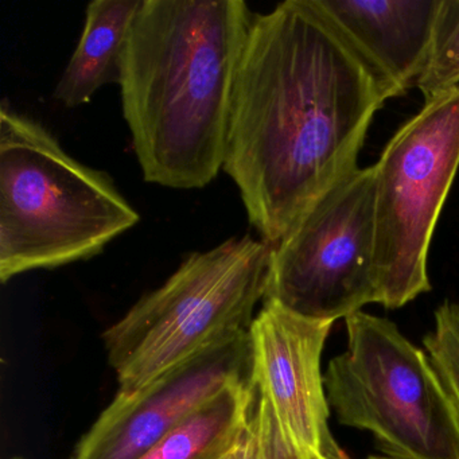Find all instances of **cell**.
<instances>
[{
	"label": "cell",
	"mask_w": 459,
	"mask_h": 459,
	"mask_svg": "<svg viewBox=\"0 0 459 459\" xmlns=\"http://www.w3.org/2000/svg\"><path fill=\"white\" fill-rule=\"evenodd\" d=\"M143 0H93L82 39L53 98L66 108L84 106L107 84H120L126 49Z\"/></svg>",
	"instance_id": "11"
},
{
	"label": "cell",
	"mask_w": 459,
	"mask_h": 459,
	"mask_svg": "<svg viewBox=\"0 0 459 459\" xmlns=\"http://www.w3.org/2000/svg\"><path fill=\"white\" fill-rule=\"evenodd\" d=\"M12 459H26V458H21V456H15V458H12Z\"/></svg>",
	"instance_id": "18"
},
{
	"label": "cell",
	"mask_w": 459,
	"mask_h": 459,
	"mask_svg": "<svg viewBox=\"0 0 459 459\" xmlns=\"http://www.w3.org/2000/svg\"><path fill=\"white\" fill-rule=\"evenodd\" d=\"M354 44L405 93L431 52L442 0H322Z\"/></svg>",
	"instance_id": "10"
},
{
	"label": "cell",
	"mask_w": 459,
	"mask_h": 459,
	"mask_svg": "<svg viewBox=\"0 0 459 459\" xmlns=\"http://www.w3.org/2000/svg\"><path fill=\"white\" fill-rule=\"evenodd\" d=\"M257 394L238 384L190 416L139 459H225L247 437Z\"/></svg>",
	"instance_id": "12"
},
{
	"label": "cell",
	"mask_w": 459,
	"mask_h": 459,
	"mask_svg": "<svg viewBox=\"0 0 459 459\" xmlns=\"http://www.w3.org/2000/svg\"><path fill=\"white\" fill-rule=\"evenodd\" d=\"M247 437H248V432H247ZM247 437H244L243 442L230 454L225 459H246L247 455Z\"/></svg>",
	"instance_id": "16"
},
{
	"label": "cell",
	"mask_w": 459,
	"mask_h": 459,
	"mask_svg": "<svg viewBox=\"0 0 459 459\" xmlns=\"http://www.w3.org/2000/svg\"><path fill=\"white\" fill-rule=\"evenodd\" d=\"M325 388L338 423L372 432L389 459H459V416L426 351L381 316L345 318Z\"/></svg>",
	"instance_id": "5"
},
{
	"label": "cell",
	"mask_w": 459,
	"mask_h": 459,
	"mask_svg": "<svg viewBox=\"0 0 459 459\" xmlns=\"http://www.w3.org/2000/svg\"><path fill=\"white\" fill-rule=\"evenodd\" d=\"M246 381H251L249 333L185 362L141 391L117 394L77 443L72 459H139L201 408Z\"/></svg>",
	"instance_id": "9"
},
{
	"label": "cell",
	"mask_w": 459,
	"mask_h": 459,
	"mask_svg": "<svg viewBox=\"0 0 459 459\" xmlns=\"http://www.w3.org/2000/svg\"><path fill=\"white\" fill-rule=\"evenodd\" d=\"M246 459H299L281 437L273 411L259 394L247 437Z\"/></svg>",
	"instance_id": "15"
},
{
	"label": "cell",
	"mask_w": 459,
	"mask_h": 459,
	"mask_svg": "<svg viewBox=\"0 0 459 459\" xmlns=\"http://www.w3.org/2000/svg\"><path fill=\"white\" fill-rule=\"evenodd\" d=\"M416 87L424 101L459 87V0H442L431 52Z\"/></svg>",
	"instance_id": "13"
},
{
	"label": "cell",
	"mask_w": 459,
	"mask_h": 459,
	"mask_svg": "<svg viewBox=\"0 0 459 459\" xmlns=\"http://www.w3.org/2000/svg\"><path fill=\"white\" fill-rule=\"evenodd\" d=\"M252 20L243 0H143L119 87L144 181L201 189L219 176Z\"/></svg>",
	"instance_id": "2"
},
{
	"label": "cell",
	"mask_w": 459,
	"mask_h": 459,
	"mask_svg": "<svg viewBox=\"0 0 459 459\" xmlns=\"http://www.w3.org/2000/svg\"><path fill=\"white\" fill-rule=\"evenodd\" d=\"M423 345L459 416V302L445 300Z\"/></svg>",
	"instance_id": "14"
},
{
	"label": "cell",
	"mask_w": 459,
	"mask_h": 459,
	"mask_svg": "<svg viewBox=\"0 0 459 459\" xmlns=\"http://www.w3.org/2000/svg\"><path fill=\"white\" fill-rule=\"evenodd\" d=\"M141 216L111 177L36 120L0 107V281L100 254Z\"/></svg>",
	"instance_id": "3"
},
{
	"label": "cell",
	"mask_w": 459,
	"mask_h": 459,
	"mask_svg": "<svg viewBox=\"0 0 459 459\" xmlns=\"http://www.w3.org/2000/svg\"><path fill=\"white\" fill-rule=\"evenodd\" d=\"M368 459H389V458H386V456L370 455V456H368Z\"/></svg>",
	"instance_id": "17"
},
{
	"label": "cell",
	"mask_w": 459,
	"mask_h": 459,
	"mask_svg": "<svg viewBox=\"0 0 459 459\" xmlns=\"http://www.w3.org/2000/svg\"><path fill=\"white\" fill-rule=\"evenodd\" d=\"M403 91L322 0L254 15L230 107L222 170L252 227L275 247L353 173L373 117Z\"/></svg>",
	"instance_id": "1"
},
{
	"label": "cell",
	"mask_w": 459,
	"mask_h": 459,
	"mask_svg": "<svg viewBox=\"0 0 459 459\" xmlns=\"http://www.w3.org/2000/svg\"><path fill=\"white\" fill-rule=\"evenodd\" d=\"M264 299L330 322L380 305L373 166L333 185L273 247Z\"/></svg>",
	"instance_id": "7"
},
{
	"label": "cell",
	"mask_w": 459,
	"mask_h": 459,
	"mask_svg": "<svg viewBox=\"0 0 459 459\" xmlns=\"http://www.w3.org/2000/svg\"><path fill=\"white\" fill-rule=\"evenodd\" d=\"M273 246L232 238L189 255L103 333L117 394H130L200 354L246 337L264 300Z\"/></svg>",
	"instance_id": "4"
},
{
	"label": "cell",
	"mask_w": 459,
	"mask_h": 459,
	"mask_svg": "<svg viewBox=\"0 0 459 459\" xmlns=\"http://www.w3.org/2000/svg\"><path fill=\"white\" fill-rule=\"evenodd\" d=\"M333 324L264 299L249 330L252 384L299 459H351L330 429L321 370Z\"/></svg>",
	"instance_id": "8"
},
{
	"label": "cell",
	"mask_w": 459,
	"mask_h": 459,
	"mask_svg": "<svg viewBox=\"0 0 459 459\" xmlns=\"http://www.w3.org/2000/svg\"><path fill=\"white\" fill-rule=\"evenodd\" d=\"M375 168V263L381 303L429 292V252L459 169V87L424 101Z\"/></svg>",
	"instance_id": "6"
}]
</instances>
